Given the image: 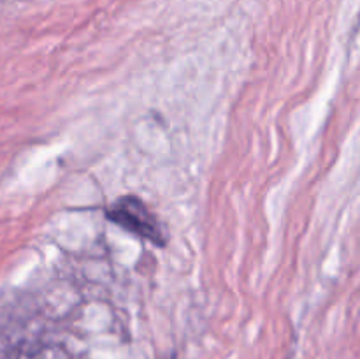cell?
Instances as JSON below:
<instances>
[{"instance_id": "cell-1", "label": "cell", "mask_w": 360, "mask_h": 359, "mask_svg": "<svg viewBox=\"0 0 360 359\" xmlns=\"http://www.w3.org/2000/svg\"><path fill=\"white\" fill-rule=\"evenodd\" d=\"M105 217L125 231L153 243L155 246L167 245V232L150 208L136 196H123L105 210Z\"/></svg>"}]
</instances>
